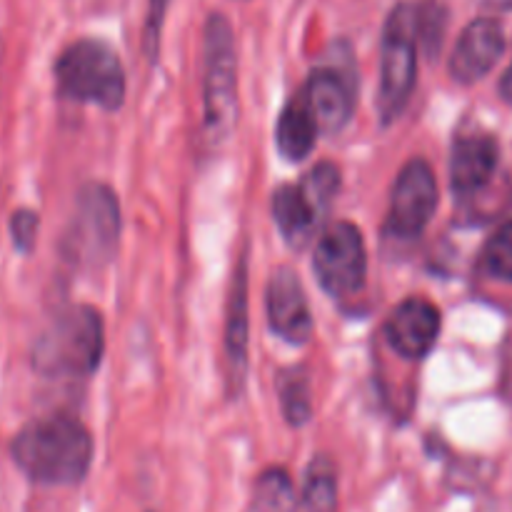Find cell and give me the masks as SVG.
<instances>
[{
  "mask_svg": "<svg viewBox=\"0 0 512 512\" xmlns=\"http://www.w3.org/2000/svg\"><path fill=\"white\" fill-rule=\"evenodd\" d=\"M10 458L30 483L78 485L93 463V438L73 415H43L15 433Z\"/></svg>",
  "mask_w": 512,
  "mask_h": 512,
  "instance_id": "6da1fadb",
  "label": "cell"
},
{
  "mask_svg": "<svg viewBox=\"0 0 512 512\" xmlns=\"http://www.w3.org/2000/svg\"><path fill=\"white\" fill-rule=\"evenodd\" d=\"M103 350L105 328L98 310L70 305L35 338L30 365L43 378H88L100 368Z\"/></svg>",
  "mask_w": 512,
  "mask_h": 512,
  "instance_id": "7a4b0ae2",
  "label": "cell"
},
{
  "mask_svg": "<svg viewBox=\"0 0 512 512\" xmlns=\"http://www.w3.org/2000/svg\"><path fill=\"white\" fill-rule=\"evenodd\" d=\"M55 85L75 103L118 110L125 100V70L118 53L103 40L83 38L70 43L55 60Z\"/></svg>",
  "mask_w": 512,
  "mask_h": 512,
  "instance_id": "3957f363",
  "label": "cell"
},
{
  "mask_svg": "<svg viewBox=\"0 0 512 512\" xmlns=\"http://www.w3.org/2000/svg\"><path fill=\"white\" fill-rule=\"evenodd\" d=\"M203 108L205 130L213 140H225L238 120V55L233 25L223 13H213L203 33Z\"/></svg>",
  "mask_w": 512,
  "mask_h": 512,
  "instance_id": "277c9868",
  "label": "cell"
},
{
  "mask_svg": "<svg viewBox=\"0 0 512 512\" xmlns=\"http://www.w3.org/2000/svg\"><path fill=\"white\" fill-rule=\"evenodd\" d=\"M418 78V10L398 3L388 15L380 45L378 115L390 125L408 105Z\"/></svg>",
  "mask_w": 512,
  "mask_h": 512,
  "instance_id": "5b68a950",
  "label": "cell"
},
{
  "mask_svg": "<svg viewBox=\"0 0 512 512\" xmlns=\"http://www.w3.org/2000/svg\"><path fill=\"white\" fill-rule=\"evenodd\" d=\"M120 243L118 195L103 183H88L75 200V215L63 238V255L80 268H103Z\"/></svg>",
  "mask_w": 512,
  "mask_h": 512,
  "instance_id": "8992f818",
  "label": "cell"
},
{
  "mask_svg": "<svg viewBox=\"0 0 512 512\" xmlns=\"http://www.w3.org/2000/svg\"><path fill=\"white\" fill-rule=\"evenodd\" d=\"M313 268L323 290L333 298L358 293L368 273V250L358 225L348 220L328 225L315 248Z\"/></svg>",
  "mask_w": 512,
  "mask_h": 512,
  "instance_id": "52a82bcc",
  "label": "cell"
},
{
  "mask_svg": "<svg viewBox=\"0 0 512 512\" xmlns=\"http://www.w3.org/2000/svg\"><path fill=\"white\" fill-rule=\"evenodd\" d=\"M438 200V183L428 160H408L390 193L388 233L398 238H418L433 220Z\"/></svg>",
  "mask_w": 512,
  "mask_h": 512,
  "instance_id": "ba28073f",
  "label": "cell"
},
{
  "mask_svg": "<svg viewBox=\"0 0 512 512\" xmlns=\"http://www.w3.org/2000/svg\"><path fill=\"white\" fill-rule=\"evenodd\" d=\"M268 320L273 333L293 345H305L313 335V315L300 278L293 268H278L268 283Z\"/></svg>",
  "mask_w": 512,
  "mask_h": 512,
  "instance_id": "9c48e42d",
  "label": "cell"
},
{
  "mask_svg": "<svg viewBox=\"0 0 512 512\" xmlns=\"http://www.w3.org/2000/svg\"><path fill=\"white\" fill-rule=\"evenodd\" d=\"M505 50L503 25L495 18H478L460 33L450 55V75L458 83L473 85L483 80Z\"/></svg>",
  "mask_w": 512,
  "mask_h": 512,
  "instance_id": "30bf717a",
  "label": "cell"
},
{
  "mask_svg": "<svg viewBox=\"0 0 512 512\" xmlns=\"http://www.w3.org/2000/svg\"><path fill=\"white\" fill-rule=\"evenodd\" d=\"M390 348L408 360H423L440 335V310L425 298H408L385 323Z\"/></svg>",
  "mask_w": 512,
  "mask_h": 512,
  "instance_id": "8fae6325",
  "label": "cell"
},
{
  "mask_svg": "<svg viewBox=\"0 0 512 512\" xmlns=\"http://www.w3.org/2000/svg\"><path fill=\"white\" fill-rule=\"evenodd\" d=\"M303 100L310 113H313L318 130L325 135L340 133L353 118V85L338 70H313L308 85H305Z\"/></svg>",
  "mask_w": 512,
  "mask_h": 512,
  "instance_id": "7c38bea8",
  "label": "cell"
},
{
  "mask_svg": "<svg viewBox=\"0 0 512 512\" xmlns=\"http://www.w3.org/2000/svg\"><path fill=\"white\" fill-rule=\"evenodd\" d=\"M498 160L500 148L493 135H460L453 145V158H450V183L463 195L483 190L493 180Z\"/></svg>",
  "mask_w": 512,
  "mask_h": 512,
  "instance_id": "4fadbf2b",
  "label": "cell"
},
{
  "mask_svg": "<svg viewBox=\"0 0 512 512\" xmlns=\"http://www.w3.org/2000/svg\"><path fill=\"white\" fill-rule=\"evenodd\" d=\"M225 358H228L230 380L243 385L248 373V263L245 255L235 268L233 288L228 298V320H225Z\"/></svg>",
  "mask_w": 512,
  "mask_h": 512,
  "instance_id": "5bb4252c",
  "label": "cell"
},
{
  "mask_svg": "<svg viewBox=\"0 0 512 512\" xmlns=\"http://www.w3.org/2000/svg\"><path fill=\"white\" fill-rule=\"evenodd\" d=\"M273 218L293 248H303L318 228L320 213L300 185H280L273 195Z\"/></svg>",
  "mask_w": 512,
  "mask_h": 512,
  "instance_id": "9a60e30c",
  "label": "cell"
},
{
  "mask_svg": "<svg viewBox=\"0 0 512 512\" xmlns=\"http://www.w3.org/2000/svg\"><path fill=\"white\" fill-rule=\"evenodd\" d=\"M318 133L320 130L313 113L308 110L305 100L300 98L285 105V110L280 113L278 128H275V143H278V150L288 160H303L313 150Z\"/></svg>",
  "mask_w": 512,
  "mask_h": 512,
  "instance_id": "2e32d148",
  "label": "cell"
},
{
  "mask_svg": "<svg viewBox=\"0 0 512 512\" xmlns=\"http://www.w3.org/2000/svg\"><path fill=\"white\" fill-rule=\"evenodd\" d=\"M248 512H298V493L288 470L268 468L258 475Z\"/></svg>",
  "mask_w": 512,
  "mask_h": 512,
  "instance_id": "e0dca14e",
  "label": "cell"
},
{
  "mask_svg": "<svg viewBox=\"0 0 512 512\" xmlns=\"http://www.w3.org/2000/svg\"><path fill=\"white\" fill-rule=\"evenodd\" d=\"M303 505L308 512H338V470L328 455H315L308 465Z\"/></svg>",
  "mask_w": 512,
  "mask_h": 512,
  "instance_id": "ac0fdd59",
  "label": "cell"
},
{
  "mask_svg": "<svg viewBox=\"0 0 512 512\" xmlns=\"http://www.w3.org/2000/svg\"><path fill=\"white\" fill-rule=\"evenodd\" d=\"M278 388L280 408H283L285 420L295 428L305 425L313 415V398H310V380L303 368H288L275 380Z\"/></svg>",
  "mask_w": 512,
  "mask_h": 512,
  "instance_id": "d6986e66",
  "label": "cell"
},
{
  "mask_svg": "<svg viewBox=\"0 0 512 512\" xmlns=\"http://www.w3.org/2000/svg\"><path fill=\"white\" fill-rule=\"evenodd\" d=\"M485 273L503 283H512V220L500 225L483 248V258H480Z\"/></svg>",
  "mask_w": 512,
  "mask_h": 512,
  "instance_id": "ffe728a7",
  "label": "cell"
},
{
  "mask_svg": "<svg viewBox=\"0 0 512 512\" xmlns=\"http://www.w3.org/2000/svg\"><path fill=\"white\" fill-rule=\"evenodd\" d=\"M303 193L308 195V200L313 203V208L318 210L320 218L325 215V210L330 208L333 198L340 190V170L333 163H320L315 165L308 173V178L303 180Z\"/></svg>",
  "mask_w": 512,
  "mask_h": 512,
  "instance_id": "44dd1931",
  "label": "cell"
},
{
  "mask_svg": "<svg viewBox=\"0 0 512 512\" xmlns=\"http://www.w3.org/2000/svg\"><path fill=\"white\" fill-rule=\"evenodd\" d=\"M38 228H40V218L35 210H28V208L15 210L8 220V230H10V240H13V248L23 255L33 253L35 240H38Z\"/></svg>",
  "mask_w": 512,
  "mask_h": 512,
  "instance_id": "7402d4cb",
  "label": "cell"
},
{
  "mask_svg": "<svg viewBox=\"0 0 512 512\" xmlns=\"http://www.w3.org/2000/svg\"><path fill=\"white\" fill-rule=\"evenodd\" d=\"M170 0H150L148 3V20H145V50L148 58H158L160 50V33H163L165 13H168Z\"/></svg>",
  "mask_w": 512,
  "mask_h": 512,
  "instance_id": "603a6c76",
  "label": "cell"
},
{
  "mask_svg": "<svg viewBox=\"0 0 512 512\" xmlns=\"http://www.w3.org/2000/svg\"><path fill=\"white\" fill-rule=\"evenodd\" d=\"M500 95H503L505 103L512 105V65L505 70L503 78H500Z\"/></svg>",
  "mask_w": 512,
  "mask_h": 512,
  "instance_id": "cb8c5ba5",
  "label": "cell"
},
{
  "mask_svg": "<svg viewBox=\"0 0 512 512\" xmlns=\"http://www.w3.org/2000/svg\"><path fill=\"white\" fill-rule=\"evenodd\" d=\"M488 10H512V0H478Z\"/></svg>",
  "mask_w": 512,
  "mask_h": 512,
  "instance_id": "d4e9b609",
  "label": "cell"
},
{
  "mask_svg": "<svg viewBox=\"0 0 512 512\" xmlns=\"http://www.w3.org/2000/svg\"><path fill=\"white\" fill-rule=\"evenodd\" d=\"M0 55H3V45H0Z\"/></svg>",
  "mask_w": 512,
  "mask_h": 512,
  "instance_id": "484cf974",
  "label": "cell"
}]
</instances>
